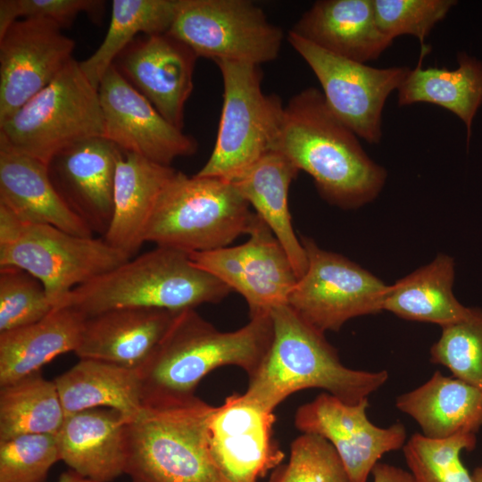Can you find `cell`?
Returning <instances> with one entry per match:
<instances>
[{
    "label": "cell",
    "instance_id": "1",
    "mask_svg": "<svg viewBox=\"0 0 482 482\" xmlns=\"http://www.w3.org/2000/svg\"><path fill=\"white\" fill-rule=\"evenodd\" d=\"M272 151L308 173L320 196L342 209L372 202L386 184V169L367 154L359 137L313 87L293 96L285 105Z\"/></svg>",
    "mask_w": 482,
    "mask_h": 482
},
{
    "label": "cell",
    "instance_id": "2",
    "mask_svg": "<svg viewBox=\"0 0 482 482\" xmlns=\"http://www.w3.org/2000/svg\"><path fill=\"white\" fill-rule=\"evenodd\" d=\"M244 327L224 332L195 309L179 312L150 357L138 370L144 404L185 401L200 381L222 366H237L253 376L273 337L270 313L249 317Z\"/></svg>",
    "mask_w": 482,
    "mask_h": 482
},
{
    "label": "cell",
    "instance_id": "3",
    "mask_svg": "<svg viewBox=\"0 0 482 482\" xmlns=\"http://www.w3.org/2000/svg\"><path fill=\"white\" fill-rule=\"evenodd\" d=\"M273 337L245 394L270 411L289 395L319 388L347 403H356L382 387L386 370L368 371L345 366L324 333L288 303L270 312Z\"/></svg>",
    "mask_w": 482,
    "mask_h": 482
},
{
    "label": "cell",
    "instance_id": "4",
    "mask_svg": "<svg viewBox=\"0 0 482 482\" xmlns=\"http://www.w3.org/2000/svg\"><path fill=\"white\" fill-rule=\"evenodd\" d=\"M230 291L196 267L189 253L156 246L75 287L60 307L86 317L119 308L181 312L220 303Z\"/></svg>",
    "mask_w": 482,
    "mask_h": 482
},
{
    "label": "cell",
    "instance_id": "5",
    "mask_svg": "<svg viewBox=\"0 0 482 482\" xmlns=\"http://www.w3.org/2000/svg\"><path fill=\"white\" fill-rule=\"evenodd\" d=\"M212 409L195 395L145 404L128 423L125 474L132 482H231L209 448L207 424Z\"/></svg>",
    "mask_w": 482,
    "mask_h": 482
},
{
    "label": "cell",
    "instance_id": "6",
    "mask_svg": "<svg viewBox=\"0 0 482 482\" xmlns=\"http://www.w3.org/2000/svg\"><path fill=\"white\" fill-rule=\"evenodd\" d=\"M256 213L231 181L176 170L161 192L144 240L187 253L229 246Z\"/></svg>",
    "mask_w": 482,
    "mask_h": 482
},
{
    "label": "cell",
    "instance_id": "7",
    "mask_svg": "<svg viewBox=\"0 0 482 482\" xmlns=\"http://www.w3.org/2000/svg\"><path fill=\"white\" fill-rule=\"evenodd\" d=\"M130 258L103 237L76 236L47 224L24 223L0 204V267H17L35 276L54 309L75 287Z\"/></svg>",
    "mask_w": 482,
    "mask_h": 482
},
{
    "label": "cell",
    "instance_id": "8",
    "mask_svg": "<svg viewBox=\"0 0 482 482\" xmlns=\"http://www.w3.org/2000/svg\"><path fill=\"white\" fill-rule=\"evenodd\" d=\"M104 133L98 88L74 59L49 85L0 122V144L46 165L64 148Z\"/></svg>",
    "mask_w": 482,
    "mask_h": 482
},
{
    "label": "cell",
    "instance_id": "9",
    "mask_svg": "<svg viewBox=\"0 0 482 482\" xmlns=\"http://www.w3.org/2000/svg\"><path fill=\"white\" fill-rule=\"evenodd\" d=\"M214 62L223 80V104L213 150L195 175L230 181L272 151L285 105L263 93L260 65Z\"/></svg>",
    "mask_w": 482,
    "mask_h": 482
},
{
    "label": "cell",
    "instance_id": "10",
    "mask_svg": "<svg viewBox=\"0 0 482 482\" xmlns=\"http://www.w3.org/2000/svg\"><path fill=\"white\" fill-rule=\"evenodd\" d=\"M198 57L261 65L275 60L284 39L249 0H179L168 32Z\"/></svg>",
    "mask_w": 482,
    "mask_h": 482
},
{
    "label": "cell",
    "instance_id": "11",
    "mask_svg": "<svg viewBox=\"0 0 482 482\" xmlns=\"http://www.w3.org/2000/svg\"><path fill=\"white\" fill-rule=\"evenodd\" d=\"M308 266L287 303L320 331H338L356 317L383 311L388 285L346 257L302 237Z\"/></svg>",
    "mask_w": 482,
    "mask_h": 482
},
{
    "label": "cell",
    "instance_id": "12",
    "mask_svg": "<svg viewBox=\"0 0 482 482\" xmlns=\"http://www.w3.org/2000/svg\"><path fill=\"white\" fill-rule=\"evenodd\" d=\"M287 41L315 74L333 113L358 137L379 143L386 99L411 68L371 67L324 50L291 30Z\"/></svg>",
    "mask_w": 482,
    "mask_h": 482
},
{
    "label": "cell",
    "instance_id": "13",
    "mask_svg": "<svg viewBox=\"0 0 482 482\" xmlns=\"http://www.w3.org/2000/svg\"><path fill=\"white\" fill-rule=\"evenodd\" d=\"M244 244L189 253L199 269L214 276L245 300L249 317L287 303L298 277L286 251L256 214Z\"/></svg>",
    "mask_w": 482,
    "mask_h": 482
},
{
    "label": "cell",
    "instance_id": "14",
    "mask_svg": "<svg viewBox=\"0 0 482 482\" xmlns=\"http://www.w3.org/2000/svg\"><path fill=\"white\" fill-rule=\"evenodd\" d=\"M368 399L347 403L324 392L301 405L295 415L299 431L320 436L333 445L350 482H367L380 458L406 443L407 431L401 422L382 428L368 419Z\"/></svg>",
    "mask_w": 482,
    "mask_h": 482
},
{
    "label": "cell",
    "instance_id": "15",
    "mask_svg": "<svg viewBox=\"0 0 482 482\" xmlns=\"http://www.w3.org/2000/svg\"><path fill=\"white\" fill-rule=\"evenodd\" d=\"M104 137L121 151L170 166L196 153V140L169 122L112 64L98 86Z\"/></svg>",
    "mask_w": 482,
    "mask_h": 482
},
{
    "label": "cell",
    "instance_id": "16",
    "mask_svg": "<svg viewBox=\"0 0 482 482\" xmlns=\"http://www.w3.org/2000/svg\"><path fill=\"white\" fill-rule=\"evenodd\" d=\"M74 48V40L53 21H15L0 37V122L54 79L73 59Z\"/></svg>",
    "mask_w": 482,
    "mask_h": 482
},
{
    "label": "cell",
    "instance_id": "17",
    "mask_svg": "<svg viewBox=\"0 0 482 482\" xmlns=\"http://www.w3.org/2000/svg\"><path fill=\"white\" fill-rule=\"evenodd\" d=\"M270 411L244 394H233L213 406L207 424L208 445L231 482H258L279 466L285 453L272 437Z\"/></svg>",
    "mask_w": 482,
    "mask_h": 482
},
{
    "label": "cell",
    "instance_id": "18",
    "mask_svg": "<svg viewBox=\"0 0 482 482\" xmlns=\"http://www.w3.org/2000/svg\"><path fill=\"white\" fill-rule=\"evenodd\" d=\"M197 58L167 32L137 37L113 65L169 122L183 129Z\"/></svg>",
    "mask_w": 482,
    "mask_h": 482
},
{
    "label": "cell",
    "instance_id": "19",
    "mask_svg": "<svg viewBox=\"0 0 482 482\" xmlns=\"http://www.w3.org/2000/svg\"><path fill=\"white\" fill-rule=\"evenodd\" d=\"M121 154L109 139L95 137L64 148L46 165L64 203L102 237L113 214L116 169Z\"/></svg>",
    "mask_w": 482,
    "mask_h": 482
},
{
    "label": "cell",
    "instance_id": "20",
    "mask_svg": "<svg viewBox=\"0 0 482 482\" xmlns=\"http://www.w3.org/2000/svg\"><path fill=\"white\" fill-rule=\"evenodd\" d=\"M162 309L119 308L86 317L79 345L80 359L139 370L171 326L177 313Z\"/></svg>",
    "mask_w": 482,
    "mask_h": 482
},
{
    "label": "cell",
    "instance_id": "21",
    "mask_svg": "<svg viewBox=\"0 0 482 482\" xmlns=\"http://www.w3.org/2000/svg\"><path fill=\"white\" fill-rule=\"evenodd\" d=\"M319 47L362 63L378 59L393 39L378 27L373 0H320L291 29Z\"/></svg>",
    "mask_w": 482,
    "mask_h": 482
},
{
    "label": "cell",
    "instance_id": "22",
    "mask_svg": "<svg viewBox=\"0 0 482 482\" xmlns=\"http://www.w3.org/2000/svg\"><path fill=\"white\" fill-rule=\"evenodd\" d=\"M128 421L112 409H88L65 416L57 434L61 461L95 482L126 472Z\"/></svg>",
    "mask_w": 482,
    "mask_h": 482
},
{
    "label": "cell",
    "instance_id": "23",
    "mask_svg": "<svg viewBox=\"0 0 482 482\" xmlns=\"http://www.w3.org/2000/svg\"><path fill=\"white\" fill-rule=\"evenodd\" d=\"M0 204L21 221L47 224L80 237L94 232L64 203L46 164L0 144Z\"/></svg>",
    "mask_w": 482,
    "mask_h": 482
},
{
    "label": "cell",
    "instance_id": "24",
    "mask_svg": "<svg viewBox=\"0 0 482 482\" xmlns=\"http://www.w3.org/2000/svg\"><path fill=\"white\" fill-rule=\"evenodd\" d=\"M176 170L122 151L116 169L113 214L103 237L109 245L130 257L137 253L158 197Z\"/></svg>",
    "mask_w": 482,
    "mask_h": 482
},
{
    "label": "cell",
    "instance_id": "25",
    "mask_svg": "<svg viewBox=\"0 0 482 482\" xmlns=\"http://www.w3.org/2000/svg\"><path fill=\"white\" fill-rule=\"evenodd\" d=\"M396 408L411 417L422 435L446 439L474 434L482 427V391L440 371L419 387L396 398Z\"/></svg>",
    "mask_w": 482,
    "mask_h": 482
},
{
    "label": "cell",
    "instance_id": "26",
    "mask_svg": "<svg viewBox=\"0 0 482 482\" xmlns=\"http://www.w3.org/2000/svg\"><path fill=\"white\" fill-rule=\"evenodd\" d=\"M298 173L286 156L270 151L230 181L270 229L299 278L307 269L308 260L294 230L288 208L289 187Z\"/></svg>",
    "mask_w": 482,
    "mask_h": 482
},
{
    "label": "cell",
    "instance_id": "27",
    "mask_svg": "<svg viewBox=\"0 0 482 482\" xmlns=\"http://www.w3.org/2000/svg\"><path fill=\"white\" fill-rule=\"evenodd\" d=\"M86 316L59 307L33 324L0 333V386L40 371L56 356L75 352Z\"/></svg>",
    "mask_w": 482,
    "mask_h": 482
},
{
    "label": "cell",
    "instance_id": "28",
    "mask_svg": "<svg viewBox=\"0 0 482 482\" xmlns=\"http://www.w3.org/2000/svg\"><path fill=\"white\" fill-rule=\"evenodd\" d=\"M54 381L65 416L104 407L117 411L130 422L145 406L137 370L99 360L80 359Z\"/></svg>",
    "mask_w": 482,
    "mask_h": 482
},
{
    "label": "cell",
    "instance_id": "29",
    "mask_svg": "<svg viewBox=\"0 0 482 482\" xmlns=\"http://www.w3.org/2000/svg\"><path fill=\"white\" fill-rule=\"evenodd\" d=\"M454 261L439 253L429 263L388 286L383 311L441 328L465 319L471 308L461 304L453 292Z\"/></svg>",
    "mask_w": 482,
    "mask_h": 482
},
{
    "label": "cell",
    "instance_id": "30",
    "mask_svg": "<svg viewBox=\"0 0 482 482\" xmlns=\"http://www.w3.org/2000/svg\"><path fill=\"white\" fill-rule=\"evenodd\" d=\"M427 53L428 48L422 47L418 65L410 69L397 89L398 105L428 103L452 112L465 123L469 141L474 116L482 104V62L460 53L454 70L424 68L420 61Z\"/></svg>",
    "mask_w": 482,
    "mask_h": 482
},
{
    "label": "cell",
    "instance_id": "31",
    "mask_svg": "<svg viewBox=\"0 0 482 482\" xmlns=\"http://www.w3.org/2000/svg\"><path fill=\"white\" fill-rule=\"evenodd\" d=\"M179 0H113L106 35L95 53L79 62L87 79L98 88L117 57L137 37L169 32Z\"/></svg>",
    "mask_w": 482,
    "mask_h": 482
},
{
    "label": "cell",
    "instance_id": "32",
    "mask_svg": "<svg viewBox=\"0 0 482 482\" xmlns=\"http://www.w3.org/2000/svg\"><path fill=\"white\" fill-rule=\"evenodd\" d=\"M65 413L54 381L40 371L0 389V441L26 434L57 435Z\"/></svg>",
    "mask_w": 482,
    "mask_h": 482
},
{
    "label": "cell",
    "instance_id": "33",
    "mask_svg": "<svg viewBox=\"0 0 482 482\" xmlns=\"http://www.w3.org/2000/svg\"><path fill=\"white\" fill-rule=\"evenodd\" d=\"M476 444L474 434L438 440L415 433L403 450L414 482H474L461 460V453L473 450Z\"/></svg>",
    "mask_w": 482,
    "mask_h": 482
},
{
    "label": "cell",
    "instance_id": "34",
    "mask_svg": "<svg viewBox=\"0 0 482 482\" xmlns=\"http://www.w3.org/2000/svg\"><path fill=\"white\" fill-rule=\"evenodd\" d=\"M430 361L482 391V310L471 308L465 319L443 327Z\"/></svg>",
    "mask_w": 482,
    "mask_h": 482
},
{
    "label": "cell",
    "instance_id": "35",
    "mask_svg": "<svg viewBox=\"0 0 482 482\" xmlns=\"http://www.w3.org/2000/svg\"><path fill=\"white\" fill-rule=\"evenodd\" d=\"M53 310L39 279L17 267H0V333L37 322Z\"/></svg>",
    "mask_w": 482,
    "mask_h": 482
},
{
    "label": "cell",
    "instance_id": "36",
    "mask_svg": "<svg viewBox=\"0 0 482 482\" xmlns=\"http://www.w3.org/2000/svg\"><path fill=\"white\" fill-rule=\"evenodd\" d=\"M273 470L270 482H350L333 445L314 434L296 437L290 445L287 463Z\"/></svg>",
    "mask_w": 482,
    "mask_h": 482
},
{
    "label": "cell",
    "instance_id": "37",
    "mask_svg": "<svg viewBox=\"0 0 482 482\" xmlns=\"http://www.w3.org/2000/svg\"><path fill=\"white\" fill-rule=\"evenodd\" d=\"M60 460L57 435L26 434L0 441V482H44Z\"/></svg>",
    "mask_w": 482,
    "mask_h": 482
},
{
    "label": "cell",
    "instance_id": "38",
    "mask_svg": "<svg viewBox=\"0 0 482 482\" xmlns=\"http://www.w3.org/2000/svg\"><path fill=\"white\" fill-rule=\"evenodd\" d=\"M454 0H373L375 18L380 31L391 39L403 35L424 40L441 21Z\"/></svg>",
    "mask_w": 482,
    "mask_h": 482
},
{
    "label": "cell",
    "instance_id": "39",
    "mask_svg": "<svg viewBox=\"0 0 482 482\" xmlns=\"http://www.w3.org/2000/svg\"><path fill=\"white\" fill-rule=\"evenodd\" d=\"M104 4L101 0H1L0 37L21 17L48 20L61 29L69 27L80 13L97 21Z\"/></svg>",
    "mask_w": 482,
    "mask_h": 482
},
{
    "label": "cell",
    "instance_id": "40",
    "mask_svg": "<svg viewBox=\"0 0 482 482\" xmlns=\"http://www.w3.org/2000/svg\"><path fill=\"white\" fill-rule=\"evenodd\" d=\"M371 474L373 482H414L408 470L388 463L378 462Z\"/></svg>",
    "mask_w": 482,
    "mask_h": 482
},
{
    "label": "cell",
    "instance_id": "41",
    "mask_svg": "<svg viewBox=\"0 0 482 482\" xmlns=\"http://www.w3.org/2000/svg\"><path fill=\"white\" fill-rule=\"evenodd\" d=\"M57 482H95L74 470L63 472Z\"/></svg>",
    "mask_w": 482,
    "mask_h": 482
},
{
    "label": "cell",
    "instance_id": "42",
    "mask_svg": "<svg viewBox=\"0 0 482 482\" xmlns=\"http://www.w3.org/2000/svg\"><path fill=\"white\" fill-rule=\"evenodd\" d=\"M471 475L474 482H482V464L478 466Z\"/></svg>",
    "mask_w": 482,
    "mask_h": 482
}]
</instances>
